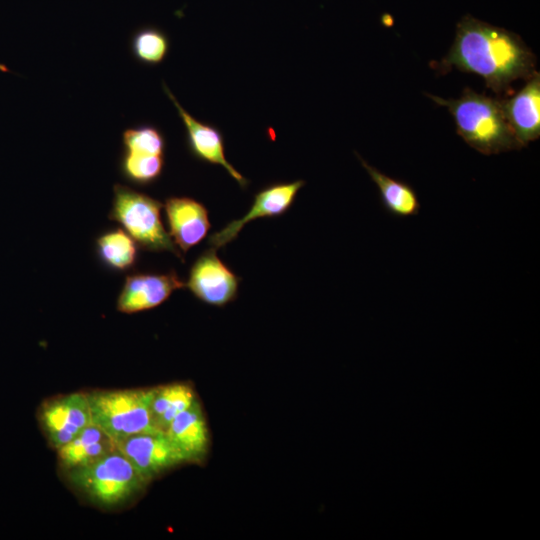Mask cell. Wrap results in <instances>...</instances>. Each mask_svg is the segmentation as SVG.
I'll use <instances>...</instances> for the list:
<instances>
[{
  "label": "cell",
  "mask_w": 540,
  "mask_h": 540,
  "mask_svg": "<svg viewBox=\"0 0 540 540\" xmlns=\"http://www.w3.org/2000/svg\"><path fill=\"white\" fill-rule=\"evenodd\" d=\"M536 64L535 54L519 35L466 15L457 23L454 41L436 69L474 73L494 93L508 94L514 81L537 72Z\"/></svg>",
  "instance_id": "cell-1"
},
{
  "label": "cell",
  "mask_w": 540,
  "mask_h": 540,
  "mask_svg": "<svg viewBox=\"0 0 540 540\" xmlns=\"http://www.w3.org/2000/svg\"><path fill=\"white\" fill-rule=\"evenodd\" d=\"M426 95L447 108L457 134L479 153L489 156L522 149L506 119L501 100L470 88H465L457 99Z\"/></svg>",
  "instance_id": "cell-2"
},
{
  "label": "cell",
  "mask_w": 540,
  "mask_h": 540,
  "mask_svg": "<svg viewBox=\"0 0 540 540\" xmlns=\"http://www.w3.org/2000/svg\"><path fill=\"white\" fill-rule=\"evenodd\" d=\"M67 472L74 488L94 504L107 508L128 501L148 484L118 449Z\"/></svg>",
  "instance_id": "cell-3"
},
{
  "label": "cell",
  "mask_w": 540,
  "mask_h": 540,
  "mask_svg": "<svg viewBox=\"0 0 540 540\" xmlns=\"http://www.w3.org/2000/svg\"><path fill=\"white\" fill-rule=\"evenodd\" d=\"M163 204L151 196L119 183L113 186V199L108 218L120 224L143 250L170 252L184 261L165 230L161 209Z\"/></svg>",
  "instance_id": "cell-4"
},
{
  "label": "cell",
  "mask_w": 540,
  "mask_h": 540,
  "mask_svg": "<svg viewBox=\"0 0 540 540\" xmlns=\"http://www.w3.org/2000/svg\"><path fill=\"white\" fill-rule=\"evenodd\" d=\"M153 394L154 388L86 392L92 423L116 444L136 434L155 432L151 418Z\"/></svg>",
  "instance_id": "cell-5"
},
{
  "label": "cell",
  "mask_w": 540,
  "mask_h": 540,
  "mask_svg": "<svg viewBox=\"0 0 540 540\" xmlns=\"http://www.w3.org/2000/svg\"><path fill=\"white\" fill-rule=\"evenodd\" d=\"M240 278L217 256L216 249L205 250L191 266L185 286L200 301L223 307L237 298Z\"/></svg>",
  "instance_id": "cell-6"
},
{
  "label": "cell",
  "mask_w": 540,
  "mask_h": 540,
  "mask_svg": "<svg viewBox=\"0 0 540 540\" xmlns=\"http://www.w3.org/2000/svg\"><path fill=\"white\" fill-rule=\"evenodd\" d=\"M39 420L51 445L55 449L62 447L92 424L86 392H73L45 402Z\"/></svg>",
  "instance_id": "cell-7"
},
{
  "label": "cell",
  "mask_w": 540,
  "mask_h": 540,
  "mask_svg": "<svg viewBox=\"0 0 540 540\" xmlns=\"http://www.w3.org/2000/svg\"><path fill=\"white\" fill-rule=\"evenodd\" d=\"M117 449L149 483L163 472L185 463L165 432H146L119 441Z\"/></svg>",
  "instance_id": "cell-8"
},
{
  "label": "cell",
  "mask_w": 540,
  "mask_h": 540,
  "mask_svg": "<svg viewBox=\"0 0 540 540\" xmlns=\"http://www.w3.org/2000/svg\"><path fill=\"white\" fill-rule=\"evenodd\" d=\"M305 181L271 184L255 194L249 211L241 218L229 222L220 231L211 234L208 245L218 249L233 241L244 225L257 218L277 217L285 214L295 201Z\"/></svg>",
  "instance_id": "cell-9"
},
{
  "label": "cell",
  "mask_w": 540,
  "mask_h": 540,
  "mask_svg": "<svg viewBox=\"0 0 540 540\" xmlns=\"http://www.w3.org/2000/svg\"><path fill=\"white\" fill-rule=\"evenodd\" d=\"M162 87L165 94L176 107L179 117L184 123L186 143L190 154L200 161L222 166L239 186L245 189L249 181L226 159L224 138L220 130L195 119L180 105L165 83L162 84Z\"/></svg>",
  "instance_id": "cell-10"
},
{
  "label": "cell",
  "mask_w": 540,
  "mask_h": 540,
  "mask_svg": "<svg viewBox=\"0 0 540 540\" xmlns=\"http://www.w3.org/2000/svg\"><path fill=\"white\" fill-rule=\"evenodd\" d=\"M185 287L174 270L168 273H133L126 276L117 298V310L132 314L155 308Z\"/></svg>",
  "instance_id": "cell-11"
},
{
  "label": "cell",
  "mask_w": 540,
  "mask_h": 540,
  "mask_svg": "<svg viewBox=\"0 0 540 540\" xmlns=\"http://www.w3.org/2000/svg\"><path fill=\"white\" fill-rule=\"evenodd\" d=\"M169 235L183 255L199 244L211 227L207 208L190 197L172 196L163 205Z\"/></svg>",
  "instance_id": "cell-12"
},
{
  "label": "cell",
  "mask_w": 540,
  "mask_h": 540,
  "mask_svg": "<svg viewBox=\"0 0 540 540\" xmlns=\"http://www.w3.org/2000/svg\"><path fill=\"white\" fill-rule=\"evenodd\" d=\"M506 119L520 145L540 136V74L537 71L509 99L501 100Z\"/></svg>",
  "instance_id": "cell-13"
},
{
  "label": "cell",
  "mask_w": 540,
  "mask_h": 540,
  "mask_svg": "<svg viewBox=\"0 0 540 540\" xmlns=\"http://www.w3.org/2000/svg\"><path fill=\"white\" fill-rule=\"evenodd\" d=\"M165 434L181 453L185 463H200L207 456L209 429L198 400L170 423Z\"/></svg>",
  "instance_id": "cell-14"
},
{
  "label": "cell",
  "mask_w": 540,
  "mask_h": 540,
  "mask_svg": "<svg viewBox=\"0 0 540 540\" xmlns=\"http://www.w3.org/2000/svg\"><path fill=\"white\" fill-rule=\"evenodd\" d=\"M356 156L378 187L381 204L387 213L398 218L418 215L421 204L417 192L409 183L386 175L359 154L356 153Z\"/></svg>",
  "instance_id": "cell-15"
},
{
  "label": "cell",
  "mask_w": 540,
  "mask_h": 540,
  "mask_svg": "<svg viewBox=\"0 0 540 540\" xmlns=\"http://www.w3.org/2000/svg\"><path fill=\"white\" fill-rule=\"evenodd\" d=\"M116 449L115 441L92 423L57 451L60 465L68 471L91 464Z\"/></svg>",
  "instance_id": "cell-16"
},
{
  "label": "cell",
  "mask_w": 540,
  "mask_h": 540,
  "mask_svg": "<svg viewBox=\"0 0 540 540\" xmlns=\"http://www.w3.org/2000/svg\"><path fill=\"white\" fill-rule=\"evenodd\" d=\"M197 400L193 387L187 383H170L155 387L151 402L154 428L165 432L170 423Z\"/></svg>",
  "instance_id": "cell-17"
},
{
  "label": "cell",
  "mask_w": 540,
  "mask_h": 540,
  "mask_svg": "<svg viewBox=\"0 0 540 540\" xmlns=\"http://www.w3.org/2000/svg\"><path fill=\"white\" fill-rule=\"evenodd\" d=\"M95 251L99 261L115 272L131 270L137 262V244L121 229L100 234L95 240Z\"/></svg>",
  "instance_id": "cell-18"
},
{
  "label": "cell",
  "mask_w": 540,
  "mask_h": 540,
  "mask_svg": "<svg viewBox=\"0 0 540 540\" xmlns=\"http://www.w3.org/2000/svg\"><path fill=\"white\" fill-rule=\"evenodd\" d=\"M129 49L132 57L139 63L155 66L162 63L168 55L170 40L161 29L144 26L130 37Z\"/></svg>",
  "instance_id": "cell-19"
},
{
  "label": "cell",
  "mask_w": 540,
  "mask_h": 540,
  "mask_svg": "<svg viewBox=\"0 0 540 540\" xmlns=\"http://www.w3.org/2000/svg\"><path fill=\"white\" fill-rule=\"evenodd\" d=\"M165 156L122 151L119 171L129 183L148 186L156 182L163 173Z\"/></svg>",
  "instance_id": "cell-20"
},
{
  "label": "cell",
  "mask_w": 540,
  "mask_h": 540,
  "mask_svg": "<svg viewBox=\"0 0 540 540\" xmlns=\"http://www.w3.org/2000/svg\"><path fill=\"white\" fill-rule=\"evenodd\" d=\"M122 146L123 151L165 156L166 139L158 127L140 124L123 131Z\"/></svg>",
  "instance_id": "cell-21"
}]
</instances>
